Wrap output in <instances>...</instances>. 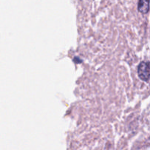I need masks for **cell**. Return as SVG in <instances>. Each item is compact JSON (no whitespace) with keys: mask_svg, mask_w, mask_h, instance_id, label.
Returning <instances> with one entry per match:
<instances>
[{"mask_svg":"<svg viewBox=\"0 0 150 150\" xmlns=\"http://www.w3.org/2000/svg\"><path fill=\"white\" fill-rule=\"evenodd\" d=\"M138 74L142 80L147 81L150 79V62H143L138 67Z\"/></svg>","mask_w":150,"mask_h":150,"instance_id":"1","label":"cell"},{"mask_svg":"<svg viewBox=\"0 0 150 150\" xmlns=\"http://www.w3.org/2000/svg\"><path fill=\"white\" fill-rule=\"evenodd\" d=\"M149 1L150 0H139L138 10L140 13L145 14L149 11Z\"/></svg>","mask_w":150,"mask_h":150,"instance_id":"2","label":"cell"}]
</instances>
